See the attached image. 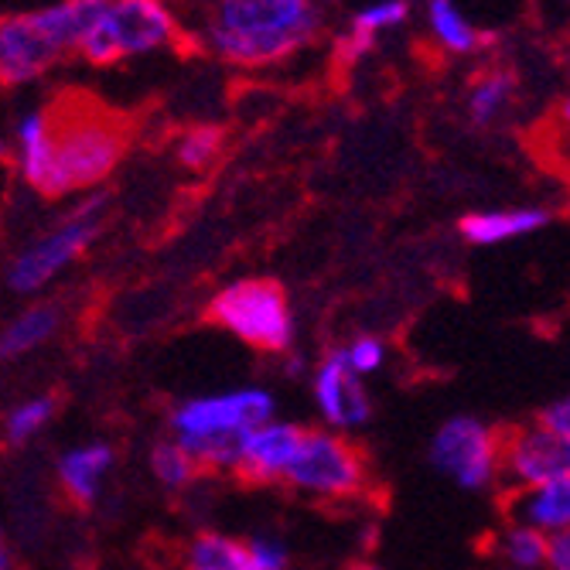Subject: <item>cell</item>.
Returning <instances> with one entry per match:
<instances>
[{"instance_id":"obj_1","label":"cell","mask_w":570,"mask_h":570,"mask_svg":"<svg viewBox=\"0 0 570 570\" xmlns=\"http://www.w3.org/2000/svg\"><path fill=\"white\" fill-rule=\"evenodd\" d=\"M178 11L205 56L239 72L287 66L325 31L315 0H185Z\"/></svg>"},{"instance_id":"obj_2","label":"cell","mask_w":570,"mask_h":570,"mask_svg":"<svg viewBox=\"0 0 570 570\" xmlns=\"http://www.w3.org/2000/svg\"><path fill=\"white\" fill-rule=\"evenodd\" d=\"M51 110V137H48V171L38 198L59 202L72 195H86L107 185L120 161L127 158L130 130L114 114L89 99L48 102Z\"/></svg>"},{"instance_id":"obj_3","label":"cell","mask_w":570,"mask_h":570,"mask_svg":"<svg viewBox=\"0 0 570 570\" xmlns=\"http://www.w3.org/2000/svg\"><path fill=\"white\" fill-rule=\"evenodd\" d=\"M99 8L102 0H59L0 18V89H24L76 56Z\"/></svg>"},{"instance_id":"obj_4","label":"cell","mask_w":570,"mask_h":570,"mask_svg":"<svg viewBox=\"0 0 570 570\" xmlns=\"http://www.w3.org/2000/svg\"><path fill=\"white\" fill-rule=\"evenodd\" d=\"M185 35L175 0H102L76 59L96 69L137 62L178 45Z\"/></svg>"},{"instance_id":"obj_5","label":"cell","mask_w":570,"mask_h":570,"mask_svg":"<svg viewBox=\"0 0 570 570\" xmlns=\"http://www.w3.org/2000/svg\"><path fill=\"white\" fill-rule=\"evenodd\" d=\"M110 195L96 188L79 195V202L45 233H38L8 267V287L14 294H38L62 271H69L79 256L89 253V246L99 239L102 226H107Z\"/></svg>"},{"instance_id":"obj_6","label":"cell","mask_w":570,"mask_h":570,"mask_svg":"<svg viewBox=\"0 0 570 570\" xmlns=\"http://www.w3.org/2000/svg\"><path fill=\"white\" fill-rule=\"evenodd\" d=\"M205 318L243 345L284 355L294 345V311L284 284L271 277H243L213 294Z\"/></svg>"},{"instance_id":"obj_7","label":"cell","mask_w":570,"mask_h":570,"mask_svg":"<svg viewBox=\"0 0 570 570\" xmlns=\"http://www.w3.org/2000/svg\"><path fill=\"white\" fill-rule=\"evenodd\" d=\"M284 485L315 499H358L373 485L370 458L352 438L332 431H304L284 472Z\"/></svg>"},{"instance_id":"obj_8","label":"cell","mask_w":570,"mask_h":570,"mask_svg":"<svg viewBox=\"0 0 570 570\" xmlns=\"http://www.w3.org/2000/svg\"><path fill=\"white\" fill-rule=\"evenodd\" d=\"M431 464L464 492H485L502 479V434L458 413L431 438Z\"/></svg>"},{"instance_id":"obj_9","label":"cell","mask_w":570,"mask_h":570,"mask_svg":"<svg viewBox=\"0 0 570 570\" xmlns=\"http://www.w3.org/2000/svg\"><path fill=\"white\" fill-rule=\"evenodd\" d=\"M274 400L264 390H236L223 396H198L181 403L171 413V428L178 438H229L256 424H267Z\"/></svg>"},{"instance_id":"obj_10","label":"cell","mask_w":570,"mask_h":570,"mask_svg":"<svg viewBox=\"0 0 570 570\" xmlns=\"http://www.w3.org/2000/svg\"><path fill=\"white\" fill-rule=\"evenodd\" d=\"M502 479L512 489L570 479V438L530 424L502 438Z\"/></svg>"},{"instance_id":"obj_11","label":"cell","mask_w":570,"mask_h":570,"mask_svg":"<svg viewBox=\"0 0 570 570\" xmlns=\"http://www.w3.org/2000/svg\"><path fill=\"white\" fill-rule=\"evenodd\" d=\"M301 438H304V428L274 424V421L243 431L236 461L229 469L233 479L246 489H271V485L284 482V472H287Z\"/></svg>"},{"instance_id":"obj_12","label":"cell","mask_w":570,"mask_h":570,"mask_svg":"<svg viewBox=\"0 0 570 570\" xmlns=\"http://www.w3.org/2000/svg\"><path fill=\"white\" fill-rule=\"evenodd\" d=\"M315 403L335 431H355L373 417V400L342 348H332L315 370Z\"/></svg>"},{"instance_id":"obj_13","label":"cell","mask_w":570,"mask_h":570,"mask_svg":"<svg viewBox=\"0 0 570 570\" xmlns=\"http://www.w3.org/2000/svg\"><path fill=\"white\" fill-rule=\"evenodd\" d=\"M410 21V0H373V4L358 8L345 31L335 38V56L348 66L370 59L376 51V41L390 31H400Z\"/></svg>"},{"instance_id":"obj_14","label":"cell","mask_w":570,"mask_h":570,"mask_svg":"<svg viewBox=\"0 0 570 570\" xmlns=\"http://www.w3.org/2000/svg\"><path fill=\"white\" fill-rule=\"evenodd\" d=\"M48 137H51V110L48 102L28 107L18 114L11 127V165L21 178V185L35 195L45 188V171H48Z\"/></svg>"},{"instance_id":"obj_15","label":"cell","mask_w":570,"mask_h":570,"mask_svg":"<svg viewBox=\"0 0 570 570\" xmlns=\"http://www.w3.org/2000/svg\"><path fill=\"white\" fill-rule=\"evenodd\" d=\"M553 223V213L543 205H515V209H482L461 216L458 233L469 239L472 246H499L533 236Z\"/></svg>"},{"instance_id":"obj_16","label":"cell","mask_w":570,"mask_h":570,"mask_svg":"<svg viewBox=\"0 0 570 570\" xmlns=\"http://www.w3.org/2000/svg\"><path fill=\"white\" fill-rule=\"evenodd\" d=\"M505 520L533 527L540 533H557L570 527V479L512 489L505 499Z\"/></svg>"},{"instance_id":"obj_17","label":"cell","mask_w":570,"mask_h":570,"mask_svg":"<svg viewBox=\"0 0 570 570\" xmlns=\"http://www.w3.org/2000/svg\"><path fill=\"white\" fill-rule=\"evenodd\" d=\"M114 469V448L110 444H86V448H76V451H66L59 458V489H62V499L86 512L96 505L99 499V489H102V479Z\"/></svg>"},{"instance_id":"obj_18","label":"cell","mask_w":570,"mask_h":570,"mask_svg":"<svg viewBox=\"0 0 570 570\" xmlns=\"http://www.w3.org/2000/svg\"><path fill=\"white\" fill-rule=\"evenodd\" d=\"M424 24H428L431 41L444 56H454V59L475 56V51H482L492 41V35L479 28L458 0H424Z\"/></svg>"},{"instance_id":"obj_19","label":"cell","mask_w":570,"mask_h":570,"mask_svg":"<svg viewBox=\"0 0 570 570\" xmlns=\"http://www.w3.org/2000/svg\"><path fill=\"white\" fill-rule=\"evenodd\" d=\"M62 325V311L56 304H31L21 315H14L8 322V328L0 332V362H14L28 352H35L38 345H45L51 335Z\"/></svg>"},{"instance_id":"obj_20","label":"cell","mask_w":570,"mask_h":570,"mask_svg":"<svg viewBox=\"0 0 570 570\" xmlns=\"http://www.w3.org/2000/svg\"><path fill=\"white\" fill-rule=\"evenodd\" d=\"M181 570H256V567H253L246 540H236L216 530H202L185 543Z\"/></svg>"},{"instance_id":"obj_21","label":"cell","mask_w":570,"mask_h":570,"mask_svg":"<svg viewBox=\"0 0 570 570\" xmlns=\"http://www.w3.org/2000/svg\"><path fill=\"white\" fill-rule=\"evenodd\" d=\"M515 92H520V82H515L512 72H505V69L482 72L472 82L469 99H464V107H469V120L475 127H492L495 120L505 117V110L515 102Z\"/></svg>"},{"instance_id":"obj_22","label":"cell","mask_w":570,"mask_h":570,"mask_svg":"<svg viewBox=\"0 0 570 570\" xmlns=\"http://www.w3.org/2000/svg\"><path fill=\"white\" fill-rule=\"evenodd\" d=\"M492 550L505 560L509 570H543V560H547V533L509 520L495 533Z\"/></svg>"},{"instance_id":"obj_23","label":"cell","mask_w":570,"mask_h":570,"mask_svg":"<svg viewBox=\"0 0 570 570\" xmlns=\"http://www.w3.org/2000/svg\"><path fill=\"white\" fill-rule=\"evenodd\" d=\"M226 147V130L216 124H191L171 140L175 161L188 171H205L219 161V154Z\"/></svg>"},{"instance_id":"obj_24","label":"cell","mask_w":570,"mask_h":570,"mask_svg":"<svg viewBox=\"0 0 570 570\" xmlns=\"http://www.w3.org/2000/svg\"><path fill=\"white\" fill-rule=\"evenodd\" d=\"M59 413V396L56 393H45V396H31L24 403H18L8 421H4V438L11 448L28 444L38 431H45L51 424V417Z\"/></svg>"},{"instance_id":"obj_25","label":"cell","mask_w":570,"mask_h":570,"mask_svg":"<svg viewBox=\"0 0 570 570\" xmlns=\"http://www.w3.org/2000/svg\"><path fill=\"white\" fill-rule=\"evenodd\" d=\"M150 472L165 489H185L202 475L198 461L178 441H158L150 448Z\"/></svg>"},{"instance_id":"obj_26","label":"cell","mask_w":570,"mask_h":570,"mask_svg":"<svg viewBox=\"0 0 570 570\" xmlns=\"http://www.w3.org/2000/svg\"><path fill=\"white\" fill-rule=\"evenodd\" d=\"M342 352H345V362L352 366V373H358V376H373V373H380V370H383V362H386V345H383L376 335H358V338H352Z\"/></svg>"},{"instance_id":"obj_27","label":"cell","mask_w":570,"mask_h":570,"mask_svg":"<svg viewBox=\"0 0 570 570\" xmlns=\"http://www.w3.org/2000/svg\"><path fill=\"white\" fill-rule=\"evenodd\" d=\"M246 543H249V557H253L256 570H287L291 557H287V547L281 540H274V537H253Z\"/></svg>"},{"instance_id":"obj_28","label":"cell","mask_w":570,"mask_h":570,"mask_svg":"<svg viewBox=\"0 0 570 570\" xmlns=\"http://www.w3.org/2000/svg\"><path fill=\"white\" fill-rule=\"evenodd\" d=\"M537 424H543L547 431H553V434H560V438H570V393L560 396V400H553V403H547V406L540 410Z\"/></svg>"},{"instance_id":"obj_29","label":"cell","mask_w":570,"mask_h":570,"mask_svg":"<svg viewBox=\"0 0 570 570\" xmlns=\"http://www.w3.org/2000/svg\"><path fill=\"white\" fill-rule=\"evenodd\" d=\"M543 570H570V527L547 537V560Z\"/></svg>"},{"instance_id":"obj_30","label":"cell","mask_w":570,"mask_h":570,"mask_svg":"<svg viewBox=\"0 0 570 570\" xmlns=\"http://www.w3.org/2000/svg\"><path fill=\"white\" fill-rule=\"evenodd\" d=\"M0 570H14V553H11V547H8L4 530H0Z\"/></svg>"},{"instance_id":"obj_31","label":"cell","mask_w":570,"mask_h":570,"mask_svg":"<svg viewBox=\"0 0 570 570\" xmlns=\"http://www.w3.org/2000/svg\"><path fill=\"white\" fill-rule=\"evenodd\" d=\"M8 161H11V144L4 134H0V165H8Z\"/></svg>"},{"instance_id":"obj_32","label":"cell","mask_w":570,"mask_h":570,"mask_svg":"<svg viewBox=\"0 0 570 570\" xmlns=\"http://www.w3.org/2000/svg\"><path fill=\"white\" fill-rule=\"evenodd\" d=\"M345 570H380L376 563H366V560H355V563H348Z\"/></svg>"},{"instance_id":"obj_33","label":"cell","mask_w":570,"mask_h":570,"mask_svg":"<svg viewBox=\"0 0 570 570\" xmlns=\"http://www.w3.org/2000/svg\"><path fill=\"white\" fill-rule=\"evenodd\" d=\"M560 117H563V124L570 127V96L563 99V107H560Z\"/></svg>"},{"instance_id":"obj_34","label":"cell","mask_w":570,"mask_h":570,"mask_svg":"<svg viewBox=\"0 0 570 570\" xmlns=\"http://www.w3.org/2000/svg\"><path fill=\"white\" fill-rule=\"evenodd\" d=\"M315 4H318V8L325 11V8H332V4H338V0H315Z\"/></svg>"},{"instance_id":"obj_35","label":"cell","mask_w":570,"mask_h":570,"mask_svg":"<svg viewBox=\"0 0 570 570\" xmlns=\"http://www.w3.org/2000/svg\"><path fill=\"white\" fill-rule=\"evenodd\" d=\"M567 213H570V202H567Z\"/></svg>"},{"instance_id":"obj_36","label":"cell","mask_w":570,"mask_h":570,"mask_svg":"<svg viewBox=\"0 0 570 570\" xmlns=\"http://www.w3.org/2000/svg\"><path fill=\"white\" fill-rule=\"evenodd\" d=\"M563 4H570V0H563Z\"/></svg>"}]
</instances>
